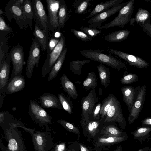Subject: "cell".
<instances>
[{
    "label": "cell",
    "instance_id": "3957f363",
    "mask_svg": "<svg viewBox=\"0 0 151 151\" xmlns=\"http://www.w3.org/2000/svg\"><path fill=\"white\" fill-rule=\"evenodd\" d=\"M19 127L30 134L35 151H49L54 146V142L49 131L41 132L26 127L24 124Z\"/></svg>",
    "mask_w": 151,
    "mask_h": 151
},
{
    "label": "cell",
    "instance_id": "bcb514c9",
    "mask_svg": "<svg viewBox=\"0 0 151 151\" xmlns=\"http://www.w3.org/2000/svg\"><path fill=\"white\" fill-rule=\"evenodd\" d=\"M66 151H80L78 142L77 141L68 142Z\"/></svg>",
    "mask_w": 151,
    "mask_h": 151
},
{
    "label": "cell",
    "instance_id": "9f6ffc18",
    "mask_svg": "<svg viewBox=\"0 0 151 151\" xmlns=\"http://www.w3.org/2000/svg\"><path fill=\"white\" fill-rule=\"evenodd\" d=\"M145 123L151 124V119H148L145 121Z\"/></svg>",
    "mask_w": 151,
    "mask_h": 151
},
{
    "label": "cell",
    "instance_id": "5b68a950",
    "mask_svg": "<svg viewBox=\"0 0 151 151\" xmlns=\"http://www.w3.org/2000/svg\"><path fill=\"white\" fill-rule=\"evenodd\" d=\"M134 0H130L126 5L120 9L118 16L112 20L97 28L106 29L115 26L123 28L130 22L131 18L134 10Z\"/></svg>",
    "mask_w": 151,
    "mask_h": 151
},
{
    "label": "cell",
    "instance_id": "277c9868",
    "mask_svg": "<svg viewBox=\"0 0 151 151\" xmlns=\"http://www.w3.org/2000/svg\"><path fill=\"white\" fill-rule=\"evenodd\" d=\"M28 112L32 120L39 125L45 127L47 131H50L49 126L52 124V118L33 100L29 101Z\"/></svg>",
    "mask_w": 151,
    "mask_h": 151
},
{
    "label": "cell",
    "instance_id": "44dd1931",
    "mask_svg": "<svg viewBox=\"0 0 151 151\" xmlns=\"http://www.w3.org/2000/svg\"><path fill=\"white\" fill-rule=\"evenodd\" d=\"M23 20L26 28L28 26L32 29L33 19V8L31 0H24L21 6Z\"/></svg>",
    "mask_w": 151,
    "mask_h": 151
},
{
    "label": "cell",
    "instance_id": "60d3db41",
    "mask_svg": "<svg viewBox=\"0 0 151 151\" xmlns=\"http://www.w3.org/2000/svg\"><path fill=\"white\" fill-rule=\"evenodd\" d=\"M0 34H6L12 33L13 31L12 28L7 24L1 16H0Z\"/></svg>",
    "mask_w": 151,
    "mask_h": 151
},
{
    "label": "cell",
    "instance_id": "4fadbf2b",
    "mask_svg": "<svg viewBox=\"0 0 151 151\" xmlns=\"http://www.w3.org/2000/svg\"><path fill=\"white\" fill-rule=\"evenodd\" d=\"M48 10V17L50 31L60 30L61 27L58 21V14L60 0H46Z\"/></svg>",
    "mask_w": 151,
    "mask_h": 151
},
{
    "label": "cell",
    "instance_id": "6da1fadb",
    "mask_svg": "<svg viewBox=\"0 0 151 151\" xmlns=\"http://www.w3.org/2000/svg\"><path fill=\"white\" fill-rule=\"evenodd\" d=\"M23 124L20 122H4L0 124L7 142L6 148L8 151H28L25 145L21 132L18 128Z\"/></svg>",
    "mask_w": 151,
    "mask_h": 151
},
{
    "label": "cell",
    "instance_id": "f5cc1de1",
    "mask_svg": "<svg viewBox=\"0 0 151 151\" xmlns=\"http://www.w3.org/2000/svg\"><path fill=\"white\" fill-rule=\"evenodd\" d=\"M0 148L2 151H8L6 148V147L3 145L2 139H1L0 141Z\"/></svg>",
    "mask_w": 151,
    "mask_h": 151
},
{
    "label": "cell",
    "instance_id": "484cf974",
    "mask_svg": "<svg viewBox=\"0 0 151 151\" xmlns=\"http://www.w3.org/2000/svg\"><path fill=\"white\" fill-rule=\"evenodd\" d=\"M67 51V48H64L58 58L54 65L49 73L47 81L49 82L54 79L60 70L65 60Z\"/></svg>",
    "mask_w": 151,
    "mask_h": 151
},
{
    "label": "cell",
    "instance_id": "cb8c5ba5",
    "mask_svg": "<svg viewBox=\"0 0 151 151\" xmlns=\"http://www.w3.org/2000/svg\"><path fill=\"white\" fill-rule=\"evenodd\" d=\"M60 80L64 91L70 97L73 99H76L78 96V93L76 88L65 73H63L62 76Z\"/></svg>",
    "mask_w": 151,
    "mask_h": 151
},
{
    "label": "cell",
    "instance_id": "1f68e13d",
    "mask_svg": "<svg viewBox=\"0 0 151 151\" xmlns=\"http://www.w3.org/2000/svg\"><path fill=\"white\" fill-rule=\"evenodd\" d=\"M115 97V96L113 94H110L103 101L100 112L101 120H102L106 116L108 111L113 103Z\"/></svg>",
    "mask_w": 151,
    "mask_h": 151
},
{
    "label": "cell",
    "instance_id": "8fae6325",
    "mask_svg": "<svg viewBox=\"0 0 151 151\" xmlns=\"http://www.w3.org/2000/svg\"><path fill=\"white\" fill-rule=\"evenodd\" d=\"M129 1L123 2L111 8L108 10L97 14L90 18L87 24L89 28L96 29L102 25L103 22L106 21L111 16L119 12L120 9Z\"/></svg>",
    "mask_w": 151,
    "mask_h": 151
},
{
    "label": "cell",
    "instance_id": "7402d4cb",
    "mask_svg": "<svg viewBox=\"0 0 151 151\" xmlns=\"http://www.w3.org/2000/svg\"><path fill=\"white\" fill-rule=\"evenodd\" d=\"M145 86H144L140 88L135 103L133 105L129 116V119L130 123L135 119L140 112L142 104L145 94Z\"/></svg>",
    "mask_w": 151,
    "mask_h": 151
},
{
    "label": "cell",
    "instance_id": "2e32d148",
    "mask_svg": "<svg viewBox=\"0 0 151 151\" xmlns=\"http://www.w3.org/2000/svg\"><path fill=\"white\" fill-rule=\"evenodd\" d=\"M105 117L104 120L105 122L116 121L120 125L124 123V117L120 103L115 96Z\"/></svg>",
    "mask_w": 151,
    "mask_h": 151
},
{
    "label": "cell",
    "instance_id": "7a4b0ae2",
    "mask_svg": "<svg viewBox=\"0 0 151 151\" xmlns=\"http://www.w3.org/2000/svg\"><path fill=\"white\" fill-rule=\"evenodd\" d=\"M101 50L85 49L80 51L81 54L91 60L98 62L115 69L118 71L126 68V65L113 56L103 52Z\"/></svg>",
    "mask_w": 151,
    "mask_h": 151
},
{
    "label": "cell",
    "instance_id": "f1b7e54d",
    "mask_svg": "<svg viewBox=\"0 0 151 151\" xmlns=\"http://www.w3.org/2000/svg\"><path fill=\"white\" fill-rule=\"evenodd\" d=\"M9 36L6 34H0V67L6 59L9 52L10 46L8 44Z\"/></svg>",
    "mask_w": 151,
    "mask_h": 151
},
{
    "label": "cell",
    "instance_id": "7bdbcfd3",
    "mask_svg": "<svg viewBox=\"0 0 151 151\" xmlns=\"http://www.w3.org/2000/svg\"><path fill=\"white\" fill-rule=\"evenodd\" d=\"M80 29L81 31L91 37L97 36L98 34L101 32V30L89 27H82L80 28Z\"/></svg>",
    "mask_w": 151,
    "mask_h": 151
},
{
    "label": "cell",
    "instance_id": "ee69618b",
    "mask_svg": "<svg viewBox=\"0 0 151 151\" xmlns=\"http://www.w3.org/2000/svg\"><path fill=\"white\" fill-rule=\"evenodd\" d=\"M60 38H56L51 37L48 43L47 55L50 54L55 47L59 42Z\"/></svg>",
    "mask_w": 151,
    "mask_h": 151
},
{
    "label": "cell",
    "instance_id": "d6986e66",
    "mask_svg": "<svg viewBox=\"0 0 151 151\" xmlns=\"http://www.w3.org/2000/svg\"><path fill=\"white\" fill-rule=\"evenodd\" d=\"M11 61L9 54L0 67V93L2 92L8 83Z\"/></svg>",
    "mask_w": 151,
    "mask_h": 151
},
{
    "label": "cell",
    "instance_id": "f546056e",
    "mask_svg": "<svg viewBox=\"0 0 151 151\" xmlns=\"http://www.w3.org/2000/svg\"><path fill=\"white\" fill-rule=\"evenodd\" d=\"M121 90L124 101L130 112L134 104L135 89L133 87L128 86L122 87Z\"/></svg>",
    "mask_w": 151,
    "mask_h": 151
},
{
    "label": "cell",
    "instance_id": "74e56055",
    "mask_svg": "<svg viewBox=\"0 0 151 151\" xmlns=\"http://www.w3.org/2000/svg\"><path fill=\"white\" fill-rule=\"evenodd\" d=\"M91 0H83L79 1L74 5L75 8V12L76 14H84L88 12V8L91 5Z\"/></svg>",
    "mask_w": 151,
    "mask_h": 151
},
{
    "label": "cell",
    "instance_id": "680465c9",
    "mask_svg": "<svg viewBox=\"0 0 151 151\" xmlns=\"http://www.w3.org/2000/svg\"><path fill=\"white\" fill-rule=\"evenodd\" d=\"M121 148L120 147H118L114 151H121Z\"/></svg>",
    "mask_w": 151,
    "mask_h": 151
},
{
    "label": "cell",
    "instance_id": "ab89813d",
    "mask_svg": "<svg viewBox=\"0 0 151 151\" xmlns=\"http://www.w3.org/2000/svg\"><path fill=\"white\" fill-rule=\"evenodd\" d=\"M71 32L73 33L77 38L82 41L88 42L91 41L92 40L91 37L87 35L81 31L72 29L71 30Z\"/></svg>",
    "mask_w": 151,
    "mask_h": 151
},
{
    "label": "cell",
    "instance_id": "681fc988",
    "mask_svg": "<svg viewBox=\"0 0 151 151\" xmlns=\"http://www.w3.org/2000/svg\"><path fill=\"white\" fill-rule=\"evenodd\" d=\"M80 151H90L84 145L80 143H78Z\"/></svg>",
    "mask_w": 151,
    "mask_h": 151
},
{
    "label": "cell",
    "instance_id": "d590c367",
    "mask_svg": "<svg viewBox=\"0 0 151 151\" xmlns=\"http://www.w3.org/2000/svg\"><path fill=\"white\" fill-rule=\"evenodd\" d=\"M91 61L90 60H73L70 63V69L73 73L76 75H80L81 73L82 66Z\"/></svg>",
    "mask_w": 151,
    "mask_h": 151
},
{
    "label": "cell",
    "instance_id": "4dcf8cb0",
    "mask_svg": "<svg viewBox=\"0 0 151 151\" xmlns=\"http://www.w3.org/2000/svg\"><path fill=\"white\" fill-rule=\"evenodd\" d=\"M99 133L100 136L104 137H119L121 134V132L119 130L112 124L104 127Z\"/></svg>",
    "mask_w": 151,
    "mask_h": 151
},
{
    "label": "cell",
    "instance_id": "11a10c76",
    "mask_svg": "<svg viewBox=\"0 0 151 151\" xmlns=\"http://www.w3.org/2000/svg\"><path fill=\"white\" fill-rule=\"evenodd\" d=\"M61 34L58 32H56L54 35V37L55 38H59L60 37H61Z\"/></svg>",
    "mask_w": 151,
    "mask_h": 151
},
{
    "label": "cell",
    "instance_id": "5bb4252c",
    "mask_svg": "<svg viewBox=\"0 0 151 151\" xmlns=\"http://www.w3.org/2000/svg\"><path fill=\"white\" fill-rule=\"evenodd\" d=\"M107 51L109 53L116 55L124 60L130 66L141 69L146 68L149 66V63L137 56L111 48H109Z\"/></svg>",
    "mask_w": 151,
    "mask_h": 151
},
{
    "label": "cell",
    "instance_id": "c3c4849f",
    "mask_svg": "<svg viewBox=\"0 0 151 151\" xmlns=\"http://www.w3.org/2000/svg\"><path fill=\"white\" fill-rule=\"evenodd\" d=\"M67 148L65 143L62 142L54 146L51 151H66Z\"/></svg>",
    "mask_w": 151,
    "mask_h": 151
},
{
    "label": "cell",
    "instance_id": "30bf717a",
    "mask_svg": "<svg viewBox=\"0 0 151 151\" xmlns=\"http://www.w3.org/2000/svg\"><path fill=\"white\" fill-rule=\"evenodd\" d=\"M65 38L62 35L58 43L52 52L46 55V57L43 65L41 71L43 77H45L51 70L54 65L58 58L64 49Z\"/></svg>",
    "mask_w": 151,
    "mask_h": 151
},
{
    "label": "cell",
    "instance_id": "f6af8a7d",
    "mask_svg": "<svg viewBox=\"0 0 151 151\" xmlns=\"http://www.w3.org/2000/svg\"><path fill=\"white\" fill-rule=\"evenodd\" d=\"M150 21V20H148L139 25L142 28V30L151 38V23Z\"/></svg>",
    "mask_w": 151,
    "mask_h": 151
},
{
    "label": "cell",
    "instance_id": "4316f807",
    "mask_svg": "<svg viewBox=\"0 0 151 151\" xmlns=\"http://www.w3.org/2000/svg\"><path fill=\"white\" fill-rule=\"evenodd\" d=\"M127 29L115 31L105 36V40L109 42H118L124 40L130 33Z\"/></svg>",
    "mask_w": 151,
    "mask_h": 151
},
{
    "label": "cell",
    "instance_id": "9c48e42d",
    "mask_svg": "<svg viewBox=\"0 0 151 151\" xmlns=\"http://www.w3.org/2000/svg\"><path fill=\"white\" fill-rule=\"evenodd\" d=\"M31 1L33 8V20L35 24L41 29L51 35L48 16L43 4L40 0H32Z\"/></svg>",
    "mask_w": 151,
    "mask_h": 151
},
{
    "label": "cell",
    "instance_id": "ac0fdd59",
    "mask_svg": "<svg viewBox=\"0 0 151 151\" xmlns=\"http://www.w3.org/2000/svg\"><path fill=\"white\" fill-rule=\"evenodd\" d=\"M38 99V102L44 108L63 109L58 98L51 93H44Z\"/></svg>",
    "mask_w": 151,
    "mask_h": 151
},
{
    "label": "cell",
    "instance_id": "8d00e7d4",
    "mask_svg": "<svg viewBox=\"0 0 151 151\" xmlns=\"http://www.w3.org/2000/svg\"><path fill=\"white\" fill-rule=\"evenodd\" d=\"M59 101L63 109L69 114L73 113V105L70 99L63 93H59L58 95Z\"/></svg>",
    "mask_w": 151,
    "mask_h": 151
},
{
    "label": "cell",
    "instance_id": "6f0895ef",
    "mask_svg": "<svg viewBox=\"0 0 151 151\" xmlns=\"http://www.w3.org/2000/svg\"><path fill=\"white\" fill-rule=\"evenodd\" d=\"M4 12L3 10L1 9H0V16H1L3 14Z\"/></svg>",
    "mask_w": 151,
    "mask_h": 151
},
{
    "label": "cell",
    "instance_id": "d6a6232c",
    "mask_svg": "<svg viewBox=\"0 0 151 151\" xmlns=\"http://www.w3.org/2000/svg\"><path fill=\"white\" fill-rule=\"evenodd\" d=\"M67 14V9L66 4L64 0H60L58 17V23L61 28H63L64 26Z\"/></svg>",
    "mask_w": 151,
    "mask_h": 151
},
{
    "label": "cell",
    "instance_id": "e0dca14e",
    "mask_svg": "<svg viewBox=\"0 0 151 151\" xmlns=\"http://www.w3.org/2000/svg\"><path fill=\"white\" fill-rule=\"evenodd\" d=\"M26 83L24 76L22 75L14 77L10 80L6 87L1 93L10 94L22 90Z\"/></svg>",
    "mask_w": 151,
    "mask_h": 151
},
{
    "label": "cell",
    "instance_id": "8992f818",
    "mask_svg": "<svg viewBox=\"0 0 151 151\" xmlns=\"http://www.w3.org/2000/svg\"><path fill=\"white\" fill-rule=\"evenodd\" d=\"M98 101L95 89H92L81 100V126L85 127L90 121V116L92 114L96 103Z\"/></svg>",
    "mask_w": 151,
    "mask_h": 151
},
{
    "label": "cell",
    "instance_id": "d4e9b609",
    "mask_svg": "<svg viewBox=\"0 0 151 151\" xmlns=\"http://www.w3.org/2000/svg\"><path fill=\"white\" fill-rule=\"evenodd\" d=\"M100 122L98 120H90L88 124L83 127L84 136L93 139L100 132Z\"/></svg>",
    "mask_w": 151,
    "mask_h": 151
},
{
    "label": "cell",
    "instance_id": "db71d44e",
    "mask_svg": "<svg viewBox=\"0 0 151 151\" xmlns=\"http://www.w3.org/2000/svg\"><path fill=\"white\" fill-rule=\"evenodd\" d=\"M147 130L146 128H141L138 129V132L139 133H141L145 132Z\"/></svg>",
    "mask_w": 151,
    "mask_h": 151
},
{
    "label": "cell",
    "instance_id": "e575fe53",
    "mask_svg": "<svg viewBox=\"0 0 151 151\" xmlns=\"http://www.w3.org/2000/svg\"><path fill=\"white\" fill-rule=\"evenodd\" d=\"M151 16L149 12L143 9L142 7L139 8L133 19L137 24H142L146 21L150 20Z\"/></svg>",
    "mask_w": 151,
    "mask_h": 151
},
{
    "label": "cell",
    "instance_id": "603a6c76",
    "mask_svg": "<svg viewBox=\"0 0 151 151\" xmlns=\"http://www.w3.org/2000/svg\"><path fill=\"white\" fill-rule=\"evenodd\" d=\"M33 35L38 41L41 48L44 50H47L49 40L52 37L51 35L45 30L41 29L35 24Z\"/></svg>",
    "mask_w": 151,
    "mask_h": 151
},
{
    "label": "cell",
    "instance_id": "7c38bea8",
    "mask_svg": "<svg viewBox=\"0 0 151 151\" xmlns=\"http://www.w3.org/2000/svg\"><path fill=\"white\" fill-rule=\"evenodd\" d=\"M14 0H10L8 2L5 9V15L10 22L14 18L20 29H26L23 20L21 5L16 4Z\"/></svg>",
    "mask_w": 151,
    "mask_h": 151
},
{
    "label": "cell",
    "instance_id": "816d5d0a",
    "mask_svg": "<svg viewBox=\"0 0 151 151\" xmlns=\"http://www.w3.org/2000/svg\"><path fill=\"white\" fill-rule=\"evenodd\" d=\"M5 112H1L0 113V124H1L4 122L5 119Z\"/></svg>",
    "mask_w": 151,
    "mask_h": 151
},
{
    "label": "cell",
    "instance_id": "f35d334b",
    "mask_svg": "<svg viewBox=\"0 0 151 151\" xmlns=\"http://www.w3.org/2000/svg\"><path fill=\"white\" fill-rule=\"evenodd\" d=\"M56 122L62 125L69 132L80 135L79 129L72 124L66 120L61 119L58 120Z\"/></svg>",
    "mask_w": 151,
    "mask_h": 151
},
{
    "label": "cell",
    "instance_id": "f907efd6",
    "mask_svg": "<svg viewBox=\"0 0 151 151\" xmlns=\"http://www.w3.org/2000/svg\"><path fill=\"white\" fill-rule=\"evenodd\" d=\"M5 93H0V109L2 107L3 101L5 96Z\"/></svg>",
    "mask_w": 151,
    "mask_h": 151
},
{
    "label": "cell",
    "instance_id": "836d02e7",
    "mask_svg": "<svg viewBox=\"0 0 151 151\" xmlns=\"http://www.w3.org/2000/svg\"><path fill=\"white\" fill-rule=\"evenodd\" d=\"M97 76L94 71L90 72L83 83V88L86 90L95 89L97 83Z\"/></svg>",
    "mask_w": 151,
    "mask_h": 151
},
{
    "label": "cell",
    "instance_id": "ffe728a7",
    "mask_svg": "<svg viewBox=\"0 0 151 151\" xmlns=\"http://www.w3.org/2000/svg\"><path fill=\"white\" fill-rule=\"evenodd\" d=\"M124 1L110 0L105 2H101L95 7L86 19L90 18L97 14L106 11L115 6L122 3Z\"/></svg>",
    "mask_w": 151,
    "mask_h": 151
},
{
    "label": "cell",
    "instance_id": "9a60e30c",
    "mask_svg": "<svg viewBox=\"0 0 151 151\" xmlns=\"http://www.w3.org/2000/svg\"><path fill=\"white\" fill-rule=\"evenodd\" d=\"M124 140L122 137H104L97 136L93 139L94 151L108 150L112 146Z\"/></svg>",
    "mask_w": 151,
    "mask_h": 151
},
{
    "label": "cell",
    "instance_id": "b9f144b4",
    "mask_svg": "<svg viewBox=\"0 0 151 151\" xmlns=\"http://www.w3.org/2000/svg\"><path fill=\"white\" fill-rule=\"evenodd\" d=\"M137 80L138 77L136 74H129L121 78L120 82L122 84H128L135 82Z\"/></svg>",
    "mask_w": 151,
    "mask_h": 151
},
{
    "label": "cell",
    "instance_id": "7dc6e473",
    "mask_svg": "<svg viewBox=\"0 0 151 151\" xmlns=\"http://www.w3.org/2000/svg\"><path fill=\"white\" fill-rule=\"evenodd\" d=\"M101 104L100 102L98 103L95 107L92 114L93 118L95 119L99 120L100 119V112L101 109Z\"/></svg>",
    "mask_w": 151,
    "mask_h": 151
},
{
    "label": "cell",
    "instance_id": "83f0119b",
    "mask_svg": "<svg viewBox=\"0 0 151 151\" xmlns=\"http://www.w3.org/2000/svg\"><path fill=\"white\" fill-rule=\"evenodd\" d=\"M101 84L106 88L110 83V72L109 68L100 63L96 66Z\"/></svg>",
    "mask_w": 151,
    "mask_h": 151
},
{
    "label": "cell",
    "instance_id": "ba28073f",
    "mask_svg": "<svg viewBox=\"0 0 151 151\" xmlns=\"http://www.w3.org/2000/svg\"><path fill=\"white\" fill-rule=\"evenodd\" d=\"M40 45L37 39L32 40L28 56L26 67V75L27 78H31L34 67L38 68L41 56Z\"/></svg>",
    "mask_w": 151,
    "mask_h": 151
},
{
    "label": "cell",
    "instance_id": "52a82bcc",
    "mask_svg": "<svg viewBox=\"0 0 151 151\" xmlns=\"http://www.w3.org/2000/svg\"><path fill=\"white\" fill-rule=\"evenodd\" d=\"M9 54L13 66L10 80L14 76L21 75L22 73L25 63L23 47L19 45H16L12 48Z\"/></svg>",
    "mask_w": 151,
    "mask_h": 151
}]
</instances>
